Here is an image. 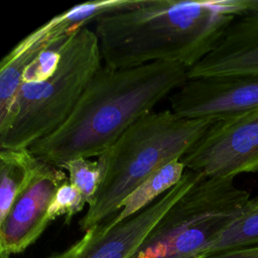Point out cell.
<instances>
[{"instance_id":"6da1fadb","label":"cell","mask_w":258,"mask_h":258,"mask_svg":"<svg viewBox=\"0 0 258 258\" xmlns=\"http://www.w3.org/2000/svg\"><path fill=\"white\" fill-rule=\"evenodd\" d=\"M243 12L241 0H140L132 8L98 17L94 31L107 67L160 61L188 70Z\"/></svg>"},{"instance_id":"7a4b0ae2","label":"cell","mask_w":258,"mask_h":258,"mask_svg":"<svg viewBox=\"0 0 258 258\" xmlns=\"http://www.w3.org/2000/svg\"><path fill=\"white\" fill-rule=\"evenodd\" d=\"M186 73V68L173 62L127 69L102 66L64 123L29 149L57 167L76 158L99 157L133 123L183 85Z\"/></svg>"},{"instance_id":"3957f363","label":"cell","mask_w":258,"mask_h":258,"mask_svg":"<svg viewBox=\"0 0 258 258\" xmlns=\"http://www.w3.org/2000/svg\"><path fill=\"white\" fill-rule=\"evenodd\" d=\"M216 121L180 117L168 109L133 123L97 159L102 178L80 221L81 230L111 220L137 186L165 164L180 160Z\"/></svg>"},{"instance_id":"277c9868","label":"cell","mask_w":258,"mask_h":258,"mask_svg":"<svg viewBox=\"0 0 258 258\" xmlns=\"http://www.w3.org/2000/svg\"><path fill=\"white\" fill-rule=\"evenodd\" d=\"M102 58L94 30L84 26L73 33L49 78L21 84L8 113L0 119V147L29 148L60 127L102 68Z\"/></svg>"},{"instance_id":"5b68a950","label":"cell","mask_w":258,"mask_h":258,"mask_svg":"<svg viewBox=\"0 0 258 258\" xmlns=\"http://www.w3.org/2000/svg\"><path fill=\"white\" fill-rule=\"evenodd\" d=\"M233 177L202 175L168 210L132 258H200L245 210Z\"/></svg>"},{"instance_id":"8992f818","label":"cell","mask_w":258,"mask_h":258,"mask_svg":"<svg viewBox=\"0 0 258 258\" xmlns=\"http://www.w3.org/2000/svg\"><path fill=\"white\" fill-rule=\"evenodd\" d=\"M180 161L207 176L258 173V110L217 120Z\"/></svg>"},{"instance_id":"52a82bcc","label":"cell","mask_w":258,"mask_h":258,"mask_svg":"<svg viewBox=\"0 0 258 258\" xmlns=\"http://www.w3.org/2000/svg\"><path fill=\"white\" fill-rule=\"evenodd\" d=\"M202 175L186 169L178 183L147 208L106 233L94 227L67 249L46 258H132L173 204Z\"/></svg>"},{"instance_id":"ba28073f","label":"cell","mask_w":258,"mask_h":258,"mask_svg":"<svg viewBox=\"0 0 258 258\" xmlns=\"http://www.w3.org/2000/svg\"><path fill=\"white\" fill-rule=\"evenodd\" d=\"M184 118L223 120L258 110V74L187 79L170 97Z\"/></svg>"},{"instance_id":"9c48e42d","label":"cell","mask_w":258,"mask_h":258,"mask_svg":"<svg viewBox=\"0 0 258 258\" xmlns=\"http://www.w3.org/2000/svg\"><path fill=\"white\" fill-rule=\"evenodd\" d=\"M67 180L69 176L62 168L40 161L32 178L0 223V250L10 255L22 253L42 235L50 223L47 213L52 199Z\"/></svg>"},{"instance_id":"30bf717a","label":"cell","mask_w":258,"mask_h":258,"mask_svg":"<svg viewBox=\"0 0 258 258\" xmlns=\"http://www.w3.org/2000/svg\"><path fill=\"white\" fill-rule=\"evenodd\" d=\"M244 13L224 31L215 47L187 70V79L258 74V2L242 0Z\"/></svg>"},{"instance_id":"8fae6325","label":"cell","mask_w":258,"mask_h":258,"mask_svg":"<svg viewBox=\"0 0 258 258\" xmlns=\"http://www.w3.org/2000/svg\"><path fill=\"white\" fill-rule=\"evenodd\" d=\"M61 36L64 35L54 32L44 23L20 40L3 57L0 63V119L12 106L27 68L43 49Z\"/></svg>"},{"instance_id":"7c38bea8","label":"cell","mask_w":258,"mask_h":258,"mask_svg":"<svg viewBox=\"0 0 258 258\" xmlns=\"http://www.w3.org/2000/svg\"><path fill=\"white\" fill-rule=\"evenodd\" d=\"M185 171V165L180 160H173L156 170L124 200L120 210L111 220L98 226L99 231L106 233L116 225L150 206L178 183Z\"/></svg>"},{"instance_id":"4fadbf2b","label":"cell","mask_w":258,"mask_h":258,"mask_svg":"<svg viewBox=\"0 0 258 258\" xmlns=\"http://www.w3.org/2000/svg\"><path fill=\"white\" fill-rule=\"evenodd\" d=\"M40 159L29 148L0 150V223L35 173Z\"/></svg>"},{"instance_id":"5bb4252c","label":"cell","mask_w":258,"mask_h":258,"mask_svg":"<svg viewBox=\"0 0 258 258\" xmlns=\"http://www.w3.org/2000/svg\"><path fill=\"white\" fill-rule=\"evenodd\" d=\"M139 1L140 0H104L86 2L54 16L47 22L53 29L61 33L71 34L87 26L86 24L91 20H96L102 15L132 8L137 5Z\"/></svg>"},{"instance_id":"9a60e30c","label":"cell","mask_w":258,"mask_h":258,"mask_svg":"<svg viewBox=\"0 0 258 258\" xmlns=\"http://www.w3.org/2000/svg\"><path fill=\"white\" fill-rule=\"evenodd\" d=\"M248 247H258V202L252 199L245 210L210 245L205 255Z\"/></svg>"},{"instance_id":"2e32d148","label":"cell","mask_w":258,"mask_h":258,"mask_svg":"<svg viewBox=\"0 0 258 258\" xmlns=\"http://www.w3.org/2000/svg\"><path fill=\"white\" fill-rule=\"evenodd\" d=\"M60 168L68 171L70 183L80 190L89 205L102 178L99 161L90 160V158H76L62 164Z\"/></svg>"},{"instance_id":"e0dca14e","label":"cell","mask_w":258,"mask_h":258,"mask_svg":"<svg viewBox=\"0 0 258 258\" xmlns=\"http://www.w3.org/2000/svg\"><path fill=\"white\" fill-rule=\"evenodd\" d=\"M86 204L88 203L80 190L67 180L57 188L49 206L47 217L50 222L64 217V223L69 224L84 209Z\"/></svg>"},{"instance_id":"ac0fdd59","label":"cell","mask_w":258,"mask_h":258,"mask_svg":"<svg viewBox=\"0 0 258 258\" xmlns=\"http://www.w3.org/2000/svg\"><path fill=\"white\" fill-rule=\"evenodd\" d=\"M200 258H258V247L224 250L203 255Z\"/></svg>"},{"instance_id":"d6986e66","label":"cell","mask_w":258,"mask_h":258,"mask_svg":"<svg viewBox=\"0 0 258 258\" xmlns=\"http://www.w3.org/2000/svg\"><path fill=\"white\" fill-rule=\"evenodd\" d=\"M0 258H10V254L5 250H0Z\"/></svg>"},{"instance_id":"ffe728a7","label":"cell","mask_w":258,"mask_h":258,"mask_svg":"<svg viewBox=\"0 0 258 258\" xmlns=\"http://www.w3.org/2000/svg\"><path fill=\"white\" fill-rule=\"evenodd\" d=\"M252 200H253V201H256V202H258V195H257L255 198H253Z\"/></svg>"}]
</instances>
